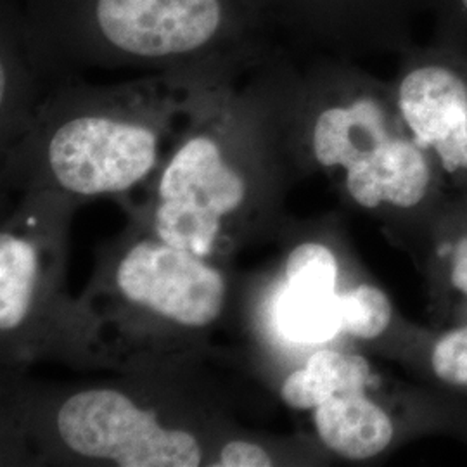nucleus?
<instances>
[{"mask_svg":"<svg viewBox=\"0 0 467 467\" xmlns=\"http://www.w3.org/2000/svg\"><path fill=\"white\" fill-rule=\"evenodd\" d=\"M431 362L441 381L467 386V327L441 337L434 347Z\"/></svg>","mask_w":467,"mask_h":467,"instance_id":"nucleus-13","label":"nucleus"},{"mask_svg":"<svg viewBox=\"0 0 467 467\" xmlns=\"http://www.w3.org/2000/svg\"><path fill=\"white\" fill-rule=\"evenodd\" d=\"M291 67L277 49L239 78L201 87L150 181L140 229L218 265L264 223L295 154Z\"/></svg>","mask_w":467,"mask_h":467,"instance_id":"nucleus-1","label":"nucleus"},{"mask_svg":"<svg viewBox=\"0 0 467 467\" xmlns=\"http://www.w3.org/2000/svg\"><path fill=\"white\" fill-rule=\"evenodd\" d=\"M430 163L414 137L399 135L386 150L366 165L345 171V185L351 200L366 210L383 202L412 208L428 192Z\"/></svg>","mask_w":467,"mask_h":467,"instance_id":"nucleus-8","label":"nucleus"},{"mask_svg":"<svg viewBox=\"0 0 467 467\" xmlns=\"http://www.w3.org/2000/svg\"><path fill=\"white\" fill-rule=\"evenodd\" d=\"M13 7L34 67L56 85L92 67L237 78L277 50L251 0H13Z\"/></svg>","mask_w":467,"mask_h":467,"instance_id":"nucleus-2","label":"nucleus"},{"mask_svg":"<svg viewBox=\"0 0 467 467\" xmlns=\"http://www.w3.org/2000/svg\"><path fill=\"white\" fill-rule=\"evenodd\" d=\"M318 438L327 451L350 461H368L393 440V422L366 389L337 393L314 409Z\"/></svg>","mask_w":467,"mask_h":467,"instance_id":"nucleus-9","label":"nucleus"},{"mask_svg":"<svg viewBox=\"0 0 467 467\" xmlns=\"http://www.w3.org/2000/svg\"><path fill=\"white\" fill-rule=\"evenodd\" d=\"M393 306L381 289L360 284L339 295V326L343 333L360 339H376L388 329Z\"/></svg>","mask_w":467,"mask_h":467,"instance_id":"nucleus-11","label":"nucleus"},{"mask_svg":"<svg viewBox=\"0 0 467 467\" xmlns=\"http://www.w3.org/2000/svg\"><path fill=\"white\" fill-rule=\"evenodd\" d=\"M49 433L73 459L119 467L208 466L218 447L200 424L168 405L113 386L78 389L57 400Z\"/></svg>","mask_w":467,"mask_h":467,"instance_id":"nucleus-5","label":"nucleus"},{"mask_svg":"<svg viewBox=\"0 0 467 467\" xmlns=\"http://www.w3.org/2000/svg\"><path fill=\"white\" fill-rule=\"evenodd\" d=\"M428 150L438 154L447 171L467 170V109Z\"/></svg>","mask_w":467,"mask_h":467,"instance_id":"nucleus-15","label":"nucleus"},{"mask_svg":"<svg viewBox=\"0 0 467 467\" xmlns=\"http://www.w3.org/2000/svg\"><path fill=\"white\" fill-rule=\"evenodd\" d=\"M215 467H268L275 466L272 449L248 438H229L218 443L210 464Z\"/></svg>","mask_w":467,"mask_h":467,"instance_id":"nucleus-14","label":"nucleus"},{"mask_svg":"<svg viewBox=\"0 0 467 467\" xmlns=\"http://www.w3.org/2000/svg\"><path fill=\"white\" fill-rule=\"evenodd\" d=\"M431 17L433 40L467 50V0H419Z\"/></svg>","mask_w":467,"mask_h":467,"instance_id":"nucleus-12","label":"nucleus"},{"mask_svg":"<svg viewBox=\"0 0 467 467\" xmlns=\"http://www.w3.org/2000/svg\"><path fill=\"white\" fill-rule=\"evenodd\" d=\"M368 362L353 353L317 350L303 368L291 372L281 386V399L291 409L312 410L337 393L366 389Z\"/></svg>","mask_w":467,"mask_h":467,"instance_id":"nucleus-10","label":"nucleus"},{"mask_svg":"<svg viewBox=\"0 0 467 467\" xmlns=\"http://www.w3.org/2000/svg\"><path fill=\"white\" fill-rule=\"evenodd\" d=\"M451 284L467 295V239H464L457 253H455V262L451 268Z\"/></svg>","mask_w":467,"mask_h":467,"instance_id":"nucleus-16","label":"nucleus"},{"mask_svg":"<svg viewBox=\"0 0 467 467\" xmlns=\"http://www.w3.org/2000/svg\"><path fill=\"white\" fill-rule=\"evenodd\" d=\"M32 208L4 225L0 234V334L2 348L40 350L57 316L67 308L59 293L63 258V212L52 217L49 194L35 191Z\"/></svg>","mask_w":467,"mask_h":467,"instance_id":"nucleus-6","label":"nucleus"},{"mask_svg":"<svg viewBox=\"0 0 467 467\" xmlns=\"http://www.w3.org/2000/svg\"><path fill=\"white\" fill-rule=\"evenodd\" d=\"M217 78L148 75L127 84L56 85L7 163L34 191L90 200L123 196L154 177L198 90Z\"/></svg>","mask_w":467,"mask_h":467,"instance_id":"nucleus-3","label":"nucleus"},{"mask_svg":"<svg viewBox=\"0 0 467 467\" xmlns=\"http://www.w3.org/2000/svg\"><path fill=\"white\" fill-rule=\"evenodd\" d=\"M92 298L104 300L85 310L94 326L115 320L129 337L168 341L213 327L225 310L229 284L217 264L139 229L108 254Z\"/></svg>","mask_w":467,"mask_h":467,"instance_id":"nucleus-4","label":"nucleus"},{"mask_svg":"<svg viewBox=\"0 0 467 467\" xmlns=\"http://www.w3.org/2000/svg\"><path fill=\"white\" fill-rule=\"evenodd\" d=\"M270 34L320 56L399 54L416 44L419 0H251Z\"/></svg>","mask_w":467,"mask_h":467,"instance_id":"nucleus-7","label":"nucleus"}]
</instances>
